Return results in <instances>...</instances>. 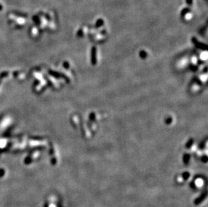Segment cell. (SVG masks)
<instances>
[{
	"label": "cell",
	"mask_w": 208,
	"mask_h": 207,
	"mask_svg": "<svg viewBox=\"0 0 208 207\" xmlns=\"http://www.w3.org/2000/svg\"><path fill=\"white\" fill-rule=\"evenodd\" d=\"M193 13H191V12H187V13L185 14V16H184V18H185V19H186V20H191V19L193 18Z\"/></svg>",
	"instance_id": "6da1fadb"
},
{
	"label": "cell",
	"mask_w": 208,
	"mask_h": 207,
	"mask_svg": "<svg viewBox=\"0 0 208 207\" xmlns=\"http://www.w3.org/2000/svg\"><path fill=\"white\" fill-rule=\"evenodd\" d=\"M2 9H3V7H2V6L0 4V10H2Z\"/></svg>",
	"instance_id": "7a4b0ae2"
}]
</instances>
